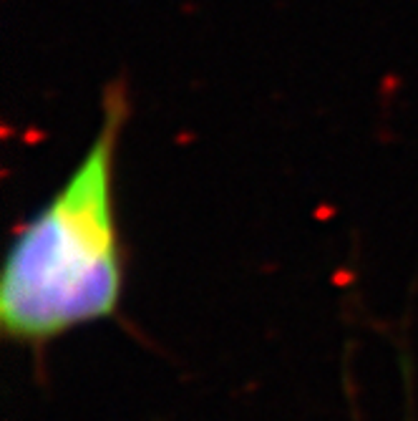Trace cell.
I'll return each instance as SVG.
<instances>
[{"mask_svg":"<svg viewBox=\"0 0 418 421\" xmlns=\"http://www.w3.org/2000/svg\"><path fill=\"white\" fill-rule=\"evenodd\" d=\"M104 122L63 187L18 228L0 277V326L43 346L111 318L124 293L114 207V151L127 104L106 94Z\"/></svg>","mask_w":418,"mask_h":421,"instance_id":"1","label":"cell"}]
</instances>
